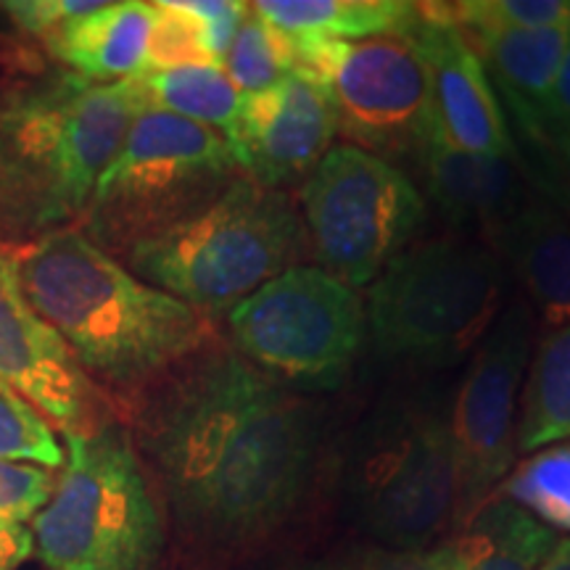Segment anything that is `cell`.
Instances as JSON below:
<instances>
[{"instance_id": "1", "label": "cell", "mask_w": 570, "mask_h": 570, "mask_svg": "<svg viewBox=\"0 0 570 570\" xmlns=\"http://www.w3.org/2000/svg\"><path fill=\"white\" fill-rule=\"evenodd\" d=\"M142 415V446L177 525L214 550L281 531L320 454L317 412L233 348L183 362Z\"/></svg>"}, {"instance_id": "2", "label": "cell", "mask_w": 570, "mask_h": 570, "mask_svg": "<svg viewBox=\"0 0 570 570\" xmlns=\"http://www.w3.org/2000/svg\"><path fill=\"white\" fill-rule=\"evenodd\" d=\"M21 294L85 370L142 386L212 344V320L104 252L82 227H56L13 254Z\"/></svg>"}, {"instance_id": "3", "label": "cell", "mask_w": 570, "mask_h": 570, "mask_svg": "<svg viewBox=\"0 0 570 570\" xmlns=\"http://www.w3.org/2000/svg\"><path fill=\"white\" fill-rule=\"evenodd\" d=\"M142 109L138 77L98 85L63 75L9 98L0 109V225L35 235L80 219Z\"/></svg>"}, {"instance_id": "4", "label": "cell", "mask_w": 570, "mask_h": 570, "mask_svg": "<svg viewBox=\"0 0 570 570\" xmlns=\"http://www.w3.org/2000/svg\"><path fill=\"white\" fill-rule=\"evenodd\" d=\"M306 254L309 238L291 196L238 175L209 206L140 240L122 259L154 288L214 312L304 265Z\"/></svg>"}, {"instance_id": "5", "label": "cell", "mask_w": 570, "mask_h": 570, "mask_svg": "<svg viewBox=\"0 0 570 570\" xmlns=\"http://www.w3.org/2000/svg\"><path fill=\"white\" fill-rule=\"evenodd\" d=\"M67 462L32 518L35 552L51 570H156L164 552L159 504L119 425L63 433Z\"/></svg>"}, {"instance_id": "6", "label": "cell", "mask_w": 570, "mask_h": 570, "mask_svg": "<svg viewBox=\"0 0 570 570\" xmlns=\"http://www.w3.org/2000/svg\"><path fill=\"white\" fill-rule=\"evenodd\" d=\"M508 298L502 256L470 240L407 246L367 285L375 352L415 367H449L475 352Z\"/></svg>"}, {"instance_id": "7", "label": "cell", "mask_w": 570, "mask_h": 570, "mask_svg": "<svg viewBox=\"0 0 570 570\" xmlns=\"http://www.w3.org/2000/svg\"><path fill=\"white\" fill-rule=\"evenodd\" d=\"M238 175L217 130L146 106L92 190L82 230L104 252L125 256L209 206Z\"/></svg>"}, {"instance_id": "8", "label": "cell", "mask_w": 570, "mask_h": 570, "mask_svg": "<svg viewBox=\"0 0 570 570\" xmlns=\"http://www.w3.org/2000/svg\"><path fill=\"white\" fill-rule=\"evenodd\" d=\"M346 491L370 537L389 550H425L458 508L449 412L423 399L375 412L352 454Z\"/></svg>"}, {"instance_id": "9", "label": "cell", "mask_w": 570, "mask_h": 570, "mask_svg": "<svg viewBox=\"0 0 570 570\" xmlns=\"http://www.w3.org/2000/svg\"><path fill=\"white\" fill-rule=\"evenodd\" d=\"M233 352L277 386L333 389L367 336L365 298L317 265H298L227 312Z\"/></svg>"}, {"instance_id": "10", "label": "cell", "mask_w": 570, "mask_h": 570, "mask_svg": "<svg viewBox=\"0 0 570 570\" xmlns=\"http://www.w3.org/2000/svg\"><path fill=\"white\" fill-rule=\"evenodd\" d=\"M298 214L317 267L362 288L410 246L425 196L399 164L341 142L302 183Z\"/></svg>"}, {"instance_id": "11", "label": "cell", "mask_w": 570, "mask_h": 570, "mask_svg": "<svg viewBox=\"0 0 570 570\" xmlns=\"http://www.w3.org/2000/svg\"><path fill=\"white\" fill-rule=\"evenodd\" d=\"M291 51L294 71L323 85L348 146L396 164L433 138L431 75L407 30Z\"/></svg>"}, {"instance_id": "12", "label": "cell", "mask_w": 570, "mask_h": 570, "mask_svg": "<svg viewBox=\"0 0 570 570\" xmlns=\"http://www.w3.org/2000/svg\"><path fill=\"white\" fill-rule=\"evenodd\" d=\"M533 352V312L523 296L499 312L494 325L470 354V367L449 410L458 508L454 523L465 525L512 470L518 452V399Z\"/></svg>"}, {"instance_id": "13", "label": "cell", "mask_w": 570, "mask_h": 570, "mask_svg": "<svg viewBox=\"0 0 570 570\" xmlns=\"http://www.w3.org/2000/svg\"><path fill=\"white\" fill-rule=\"evenodd\" d=\"M336 135V114L323 85L291 71L273 88L244 96L227 142L240 175L285 190L309 177Z\"/></svg>"}, {"instance_id": "14", "label": "cell", "mask_w": 570, "mask_h": 570, "mask_svg": "<svg viewBox=\"0 0 570 570\" xmlns=\"http://www.w3.org/2000/svg\"><path fill=\"white\" fill-rule=\"evenodd\" d=\"M407 32L431 75L433 138L465 154L515 156L489 71L454 24L449 3H415Z\"/></svg>"}, {"instance_id": "15", "label": "cell", "mask_w": 570, "mask_h": 570, "mask_svg": "<svg viewBox=\"0 0 570 570\" xmlns=\"http://www.w3.org/2000/svg\"><path fill=\"white\" fill-rule=\"evenodd\" d=\"M0 381L63 433L88 431L92 391L59 333L32 309L17 277V259L0 252Z\"/></svg>"}, {"instance_id": "16", "label": "cell", "mask_w": 570, "mask_h": 570, "mask_svg": "<svg viewBox=\"0 0 570 570\" xmlns=\"http://www.w3.org/2000/svg\"><path fill=\"white\" fill-rule=\"evenodd\" d=\"M415 161L425 196L454 227L494 235L529 202L515 156L465 154L431 138Z\"/></svg>"}, {"instance_id": "17", "label": "cell", "mask_w": 570, "mask_h": 570, "mask_svg": "<svg viewBox=\"0 0 570 570\" xmlns=\"http://www.w3.org/2000/svg\"><path fill=\"white\" fill-rule=\"evenodd\" d=\"M494 240L547 331L570 325V223L558 206L529 198L499 227Z\"/></svg>"}, {"instance_id": "18", "label": "cell", "mask_w": 570, "mask_h": 570, "mask_svg": "<svg viewBox=\"0 0 570 570\" xmlns=\"http://www.w3.org/2000/svg\"><path fill=\"white\" fill-rule=\"evenodd\" d=\"M483 67L494 77L518 122L531 138H550V104L568 48V27L560 30H460Z\"/></svg>"}, {"instance_id": "19", "label": "cell", "mask_w": 570, "mask_h": 570, "mask_svg": "<svg viewBox=\"0 0 570 570\" xmlns=\"http://www.w3.org/2000/svg\"><path fill=\"white\" fill-rule=\"evenodd\" d=\"M151 24V3H98V9L63 24L46 42L71 75L98 85L125 82L140 77L148 67Z\"/></svg>"}, {"instance_id": "20", "label": "cell", "mask_w": 570, "mask_h": 570, "mask_svg": "<svg viewBox=\"0 0 570 570\" xmlns=\"http://www.w3.org/2000/svg\"><path fill=\"white\" fill-rule=\"evenodd\" d=\"M252 6L291 48L404 32L415 19V3L404 0H259Z\"/></svg>"}, {"instance_id": "21", "label": "cell", "mask_w": 570, "mask_h": 570, "mask_svg": "<svg viewBox=\"0 0 570 570\" xmlns=\"http://www.w3.org/2000/svg\"><path fill=\"white\" fill-rule=\"evenodd\" d=\"M558 541L515 502L494 494L452 541L458 570H539Z\"/></svg>"}, {"instance_id": "22", "label": "cell", "mask_w": 570, "mask_h": 570, "mask_svg": "<svg viewBox=\"0 0 570 570\" xmlns=\"http://www.w3.org/2000/svg\"><path fill=\"white\" fill-rule=\"evenodd\" d=\"M570 441V325L547 331L520 391L518 452Z\"/></svg>"}, {"instance_id": "23", "label": "cell", "mask_w": 570, "mask_h": 570, "mask_svg": "<svg viewBox=\"0 0 570 570\" xmlns=\"http://www.w3.org/2000/svg\"><path fill=\"white\" fill-rule=\"evenodd\" d=\"M138 82L146 106L212 127L225 140L233 132L244 101V92L235 88L223 67L148 69Z\"/></svg>"}, {"instance_id": "24", "label": "cell", "mask_w": 570, "mask_h": 570, "mask_svg": "<svg viewBox=\"0 0 570 570\" xmlns=\"http://www.w3.org/2000/svg\"><path fill=\"white\" fill-rule=\"evenodd\" d=\"M499 494L523 508L547 529L570 531V441L537 449L518 462Z\"/></svg>"}, {"instance_id": "25", "label": "cell", "mask_w": 570, "mask_h": 570, "mask_svg": "<svg viewBox=\"0 0 570 570\" xmlns=\"http://www.w3.org/2000/svg\"><path fill=\"white\" fill-rule=\"evenodd\" d=\"M223 69L235 88L244 96H252V92L273 88L275 82L294 71V51H291L288 40L275 27H269L248 3L246 17L225 53Z\"/></svg>"}, {"instance_id": "26", "label": "cell", "mask_w": 570, "mask_h": 570, "mask_svg": "<svg viewBox=\"0 0 570 570\" xmlns=\"http://www.w3.org/2000/svg\"><path fill=\"white\" fill-rule=\"evenodd\" d=\"M0 460L30 462L48 470H59L67 462V449L56 439L51 423L0 381Z\"/></svg>"}, {"instance_id": "27", "label": "cell", "mask_w": 570, "mask_h": 570, "mask_svg": "<svg viewBox=\"0 0 570 570\" xmlns=\"http://www.w3.org/2000/svg\"><path fill=\"white\" fill-rule=\"evenodd\" d=\"M154 6L151 38H148V69L219 67L209 48V35L188 3L159 0Z\"/></svg>"}, {"instance_id": "28", "label": "cell", "mask_w": 570, "mask_h": 570, "mask_svg": "<svg viewBox=\"0 0 570 570\" xmlns=\"http://www.w3.org/2000/svg\"><path fill=\"white\" fill-rule=\"evenodd\" d=\"M460 30H560L570 27V0H462L449 3Z\"/></svg>"}, {"instance_id": "29", "label": "cell", "mask_w": 570, "mask_h": 570, "mask_svg": "<svg viewBox=\"0 0 570 570\" xmlns=\"http://www.w3.org/2000/svg\"><path fill=\"white\" fill-rule=\"evenodd\" d=\"M56 491V473L30 462L0 460V520L21 523L38 515Z\"/></svg>"}, {"instance_id": "30", "label": "cell", "mask_w": 570, "mask_h": 570, "mask_svg": "<svg viewBox=\"0 0 570 570\" xmlns=\"http://www.w3.org/2000/svg\"><path fill=\"white\" fill-rule=\"evenodd\" d=\"M3 9L17 21L19 30L51 38L63 24L98 9V3H90V0H17V3H3Z\"/></svg>"}, {"instance_id": "31", "label": "cell", "mask_w": 570, "mask_h": 570, "mask_svg": "<svg viewBox=\"0 0 570 570\" xmlns=\"http://www.w3.org/2000/svg\"><path fill=\"white\" fill-rule=\"evenodd\" d=\"M188 6L202 17L206 35H209V48L214 61L223 67L227 48L244 21L248 3H233V0H188Z\"/></svg>"}, {"instance_id": "32", "label": "cell", "mask_w": 570, "mask_h": 570, "mask_svg": "<svg viewBox=\"0 0 570 570\" xmlns=\"http://www.w3.org/2000/svg\"><path fill=\"white\" fill-rule=\"evenodd\" d=\"M348 570H458L454 547L441 544L431 550H383L370 552Z\"/></svg>"}, {"instance_id": "33", "label": "cell", "mask_w": 570, "mask_h": 570, "mask_svg": "<svg viewBox=\"0 0 570 570\" xmlns=\"http://www.w3.org/2000/svg\"><path fill=\"white\" fill-rule=\"evenodd\" d=\"M32 552V531L21 523H6V520H0V570H17Z\"/></svg>"}, {"instance_id": "34", "label": "cell", "mask_w": 570, "mask_h": 570, "mask_svg": "<svg viewBox=\"0 0 570 570\" xmlns=\"http://www.w3.org/2000/svg\"><path fill=\"white\" fill-rule=\"evenodd\" d=\"M570 122V27H568V48L562 59L558 85H554L552 104H550V132L554 127Z\"/></svg>"}, {"instance_id": "35", "label": "cell", "mask_w": 570, "mask_h": 570, "mask_svg": "<svg viewBox=\"0 0 570 570\" xmlns=\"http://www.w3.org/2000/svg\"><path fill=\"white\" fill-rule=\"evenodd\" d=\"M539 570H570V537L554 541L552 550L541 560Z\"/></svg>"}, {"instance_id": "36", "label": "cell", "mask_w": 570, "mask_h": 570, "mask_svg": "<svg viewBox=\"0 0 570 570\" xmlns=\"http://www.w3.org/2000/svg\"><path fill=\"white\" fill-rule=\"evenodd\" d=\"M550 138L554 140V146L560 148L562 159H566V164L570 167V122L554 127V130L550 132Z\"/></svg>"}, {"instance_id": "37", "label": "cell", "mask_w": 570, "mask_h": 570, "mask_svg": "<svg viewBox=\"0 0 570 570\" xmlns=\"http://www.w3.org/2000/svg\"><path fill=\"white\" fill-rule=\"evenodd\" d=\"M294 570H336L331 566H304V568H294Z\"/></svg>"}]
</instances>
